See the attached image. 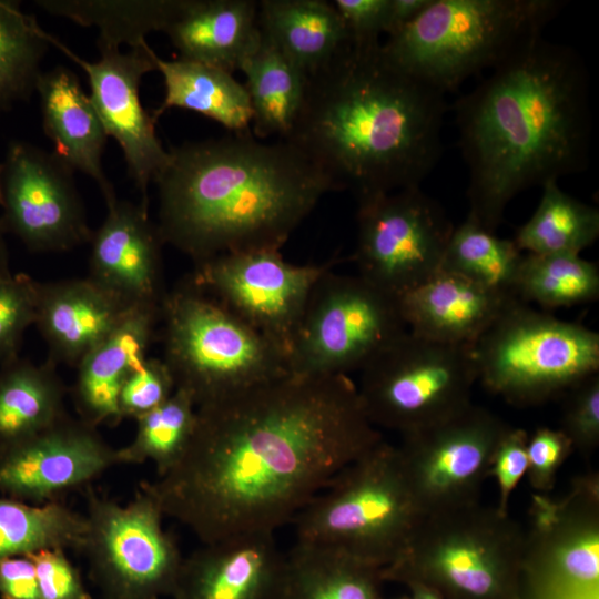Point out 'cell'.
I'll use <instances>...</instances> for the list:
<instances>
[{"instance_id": "e575fe53", "label": "cell", "mask_w": 599, "mask_h": 599, "mask_svg": "<svg viewBox=\"0 0 599 599\" xmlns=\"http://www.w3.org/2000/svg\"><path fill=\"white\" fill-rule=\"evenodd\" d=\"M522 257L512 240L497 236L467 215L451 232L440 271L486 290L517 296L515 287Z\"/></svg>"}, {"instance_id": "8d00e7d4", "label": "cell", "mask_w": 599, "mask_h": 599, "mask_svg": "<svg viewBox=\"0 0 599 599\" xmlns=\"http://www.w3.org/2000/svg\"><path fill=\"white\" fill-rule=\"evenodd\" d=\"M135 422L134 438L116 449L118 464L152 461L160 477L185 454L195 429L196 406L186 392L175 389L166 402Z\"/></svg>"}, {"instance_id": "f546056e", "label": "cell", "mask_w": 599, "mask_h": 599, "mask_svg": "<svg viewBox=\"0 0 599 599\" xmlns=\"http://www.w3.org/2000/svg\"><path fill=\"white\" fill-rule=\"evenodd\" d=\"M383 568L296 541L285 555L280 599H382Z\"/></svg>"}, {"instance_id": "f1b7e54d", "label": "cell", "mask_w": 599, "mask_h": 599, "mask_svg": "<svg viewBox=\"0 0 599 599\" xmlns=\"http://www.w3.org/2000/svg\"><path fill=\"white\" fill-rule=\"evenodd\" d=\"M65 386L57 365L18 356L0 365V449L28 438L68 415Z\"/></svg>"}, {"instance_id": "4316f807", "label": "cell", "mask_w": 599, "mask_h": 599, "mask_svg": "<svg viewBox=\"0 0 599 599\" xmlns=\"http://www.w3.org/2000/svg\"><path fill=\"white\" fill-rule=\"evenodd\" d=\"M258 24L306 77L329 63L351 40L333 2L324 0L258 1Z\"/></svg>"}, {"instance_id": "6da1fadb", "label": "cell", "mask_w": 599, "mask_h": 599, "mask_svg": "<svg viewBox=\"0 0 599 599\" xmlns=\"http://www.w3.org/2000/svg\"><path fill=\"white\" fill-rule=\"evenodd\" d=\"M383 439L348 376L288 374L196 407L183 457L140 488L202 544L274 532Z\"/></svg>"}, {"instance_id": "d590c367", "label": "cell", "mask_w": 599, "mask_h": 599, "mask_svg": "<svg viewBox=\"0 0 599 599\" xmlns=\"http://www.w3.org/2000/svg\"><path fill=\"white\" fill-rule=\"evenodd\" d=\"M515 293L544 308L586 304L599 296V270L580 255L524 253Z\"/></svg>"}, {"instance_id": "74e56055", "label": "cell", "mask_w": 599, "mask_h": 599, "mask_svg": "<svg viewBox=\"0 0 599 599\" xmlns=\"http://www.w3.org/2000/svg\"><path fill=\"white\" fill-rule=\"evenodd\" d=\"M35 18L18 2L0 0V111L35 92L41 62L50 43Z\"/></svg>"}, {"instance_id": "c3c4849f", "label": "cell", "mask_w": 599, "mask_h": 599, "mask_svg": "<svg viewBox=\"0 0 599 599\" xmlns=\"http://www.w3.org/2000/svg\"><path fill=\"white\" fill-rule=\"evenodd\" d=\"M409 591V599H443L438 593L428 587L418 582H408L405 585Z\"/></svg>"}, {"instance_id": "f907efd6", "label": "cell", "mask_w": 599, "mask_h": 599, "mask_svg": "<svg viewBox=\"0 0 599 599\" xmlns=\"http://www.w3.org/2000/svg\"><path fill=\"white\" fill-rule=\"evenodd\" d=\"M383 599V598H382ZM397 599H409V597H402V598H397Z\"/></svg>"}, {"instance_id": "ba28073f", "label": "cell", "mask_w": 599, "mask_h": 599, "mask_svg": "<svg viewBox=\"0 0 599 599\" xmlns=\"http://www.w3.org/2000/svg\"><path fill=\"white\" fill-rule=\"evenodd\" d=\"M423 516L397 446L383 439L346 466L292 522L296 541L385 568L400 555Z\"/></svg>"}, {"instance_id": "7a4b0ae2", "label": "cell", "mask_w": 599, "mask_h": 599, "mask_svg": "<svg viewBox=\"0 0 599 599\" xmlns=\"http://www.w3.org/2000/svg\"><path fill=\"white\" fill-rule=\"evenodd\" d=\"M468 169V216L496 232L510 201L582 172L591 139L589 75L572 48L537 37L454 104Z\"/></svg>"}, {"instance_id": "9c48e42d", "label": "cell", "mask_w": 599, "mask_h": 599, "mask_svg": "<svg viewBox=\"0 0 599 599\" xmlns=\"http://www.w3.org/2000/svg\"><path fill=\"white\" fill-rule=\"evenodd\" d=\"M478 382L514 406L544 404L599 372V334L518 297L471 344Z\"/></svg>"}, {"instance_id": "8fae6325", "label": "cell", "mask_w": 599, "mask_h": 599, "mask_svg": "<svg viewBox=\"0 0 599 599\" xmlns=\"http://www.w3.org/2000/svg\"><path fill=\"white\" fill-rule=\"evenodd\" d=\"M407 331L398 296L358 274L329 270L307 300L288 356L290 372L348 376Z\"/></svg>"}, {"instance_id": "277c9868", "label": "cell", "mask_w": 599, "mask_h": 599, "mask_svg": "<svg viewBox=\"0 0 599 599\" xmlns=\"http://www.w3.org/2000/svg\"><path fill=\"white\" fill-rule=\"evenodd\" d=\"M153 183L165 244L195 265L215 256L281 250L332 180L285 140L252 131L170 146Z\"/></svg>"}, {"instance_id": "ab89813d", "label": "cell", "mask_w": 599, "mask_h": 599, "mask_svg": "<svg viewBox=\"0 0 599 599\" xmlns=\"http://www.w3.org/2000/svg\"><path fill=\"white\" fill-rule=\"evenodd\" d=\"M175 392L174 378L162 358L146 357L125 377L118 407L121 419H136L166 402Z\"/></svg>"}, {"instance_id": "3957f363", "label": "cell", "mask_w": 599, "mask_h": 599, "mask_svg": "<svg viewBox=\"0 0 599 599\" xmlns=\"http://www.w3.org/2000/svg\"><path fill=\"white\" fill-rule=\"evenodd\" d=\"M445 95L397 67L379 40H349L307 77L283 140L356 202L420 186L441 154Z\"/></svg>"}, {"instance_id": "83f0119b", "label": "cell", "mask_w": 599, "mask_h": 599, "mask_svg": "<svg viewBox=\"0 0 599 599\" xmlns=\"http://www.w3.org/2000/svg\"><path fill=\"white\" fill-rule=\"evenodd\" d=\"M154 63L165 88L162 103L151 113L154 121L167 110L179 108L202 114L231 133L251 131L248 94L232 73L181 58L163 60L156 53Z\"/></svg>"}, {"instance_id": "b9f144b4", "label": "cell", "mask_w": 599, "mask_h": 599, "mask_svg": "<svg viewBox=\"0 0 599 599\" xmlns=\"http://www.w3.org/2000/svg\"><path fill=\"white\" fill-rule=\"evenodd\" d=\"M573 451L569 439L558 428L539 427L527 441V477L530 486L541 493H549L557 474Z\"/></svg>"}, {"instance_id": "f6af8a7d", "label": "cell", "mask_w": 599, "mask_h": 599, "mask_svg": "<svg viewBox=\"0 0 599 599\" xmlns=\"http://www.w3.org/2000/svg\"><path fill=\"white\" fill-rule=\"evenodd\" d=\"M333 4L351 40H379L380 34H387L390 0H335Z\"/></svg>"}, {"instance_id": "30bf717a", "label": "cell", "mask_w": 599, "mask_h": 599, "mask_svg": "<svg viewBox=\"0 0 599 599\" xmlns=\"http://www.w3.org/2000/svg\"><path fill=\"white\" fill-rule=\"evenodd\" d=\"M476 382L471 345L407 331L361 370L356 386L369 422L403 435L466 408Z\"/></svg>"}, {"instance_id": "9a60e30c", "label": "cell", "mask_w": 599, "mask_h": 599, "mask_svg": "<svg viewBox=\"0 0 599 599\" xmlns=\"http://www.w3.org/2000/svg\"><path fill=\"white\" fill-rule=\"evenodd\" d=\"M509 427L489 409L460 412L402 435L403 470L423 515L480 502L498 444Z\"/></svg>"}, {"instance_id": "60d3db41", "label": "cell", "mask_w": 599, "mask_h": 599, "mask_svg": "<svg viewBox=\"0 0 599 599\" xmlns=\"http://www.w3.org/2000/svg\"><path fill=\"white\" fill-rule=\"evenodd\" d=\"M560 430L573 451L588 457L599 445V375H592L565 394Z\"/></svg>"}, {"instance_id": "484cf974", "label": "cell", "mask_w": 599, "mask_h": 599, "mask_svg": "<svg viewBox=\"0 0 599 599\" xmlns=\"http://www.w3.org/2000/svg\"><path fill=\"white\" fill-rule=\"evenodd\" d=\"M163 32L181 59L233 74L261 41L258 1L177 0Z\"/></svg>"}, {"instance_id": "1f68e13d", "label": "cell", "mask_w": 599, "mask_h": 599, "mask_svg": "<svg viewBox=\"0 0 599 599\" xmlns=\"http://www.w3.org/2000/svg\"><path fill=\"white\" fill-rule=\"evenodd\" d=\"M538 206L512 238L522 253L580 255L599 237V210L545 183Z\"/></svg>"}, {"instance_id": "7bdbcfd3", "label": "cell", "mask_w": 599, "mask_h": 599, "mask_svg": "<svg viewBox=\"0 0 599 599\" xmlns=\"http://www.w3.org/2000/svg\"><path fill=\"white\" fill-rule=\"evenodd\" d=\"M29 557L35 566L40 599H92L64 549L41 550Z\"/></svg>"}, {"instance_id": "d6a6232c", "label": "cell", "mask_w": 599, "mask_h": 599, "mask_svg": "<svg viewBox=\"0 0 599 599\" xmlns=\"http://www.w3.org/2000/svg\"><path fill=\"white\" fill-rule=\"evenodd\" d=\"M87 519L61 500L41 505L0 497V560L47 549L81 550Z\"/></svg>"}, {"instance_id": "cb8c5ba5", "label": "cell", "mask_w": 599, "mask_h": 599, "mask_svg": "<svg viewBox=\"0 0 599 599\" xmlns=\"http://www.w3.org/2000/svg\"><path fill=\"white\" fill-rule=\"evenodd\" d=\"M517 296L445 271L398 296L407 329L436 342L471 345Z\"/></svg>"}, {"instance_id": "603a6c76", "label": "cell", "mask_w": 599, "mask_h": 599, "mask_svg": "<svg viewBox=\"0 0 599 599\" xmlns=\"http://www.w3.org/2000/svg\"><path fill=\"white\" fill-rule=\"evenodd\" d=\"M161 307H133L78 364L72 399L78 418L98 427L122 419L118 398L129 373L148 357Z\"/></svg>"}, {"instance_id": "7c38bea8", "label": "cell", "mask_w": 599, "mask_h": 599, "mask_svg": "<svg viewBox=\"0 0 599 599\" xmlns=\"http://www.w3.org/2000/svg\"><path fill=\"white\" fill-rule=\"evenodd\" d=\"M87 532L82 551L102 599L171 596L183 562L174 537L163 528L155 499L139 488L121 505L84 488Z\"/></svg>"}, {"instance_id": "681fc988", "label": "cell", "mask_w": 599, "mask_h": 599, "mask_svg": "<svg viewBox=\"0 0 599 599\" xmlns=\"http://www.w3.org/2000/svg\"><path fill=\"white\" fill-rule=\"evenodd\" d=\"M6 231L0 221V276L11 273L9 267V251L6 241Z\"/></svg>"}, {"instance_id": "8992f818", "label": "cell", "mask_w": 599, "mask_h": 599, "mask_svg": "<svg viewBox=\"0 0 599 599\" xmlns=\"http://www.w3.org/2000/svg\"><path fill=\"white\" fill-rule=\"evenodd\" d=\"M525 529L480 502L424 515L384 581L418 582L443 599H524Z\"/></svg>"}, {"instance_id": "ee69618b", "label": "cell", "mask_w": 599, "mask_h": 599, "mask_svg": "<svg viewBox=\"0 0 599 599\" xmlns=\"http://www.w3.org/2000/svg\"><path fill=\"white\" fill-rule=\"evenodd\" d=\"M528 436L526 430L509 426L498 444L491 476L496 477L499 487L496 508L501 514H508L509 497L527 471Z\"/></svg>"}, {"instance_id": "bcb514c9", "label": "cell", "mask_w": 599, "mask_h": 599, "mask_svg": "<svg viewBox=\"0 0 599 599\" xmlns=\"http://www.w3.org/2000/svg\"><path fill=\"white\" fill-rule=\"evenodd\" d=\"M1 599H40L33 560L18 556L0 560Z\"/></svg>"}, {"instance_id": "ac0fdd59", "label": "cell", "mask_w": 599, "mask_h": 599, "mask_svg": "<svg viewBox=\"0 0 599 599\" xmlns=\"http://www.w3.org/2000/svg\"><path fill=\"white\" fill-rule=\"evenodd\" d=\"M48 42L87 73L90 100L104 126L121 148L128 174L149 205L148 190L169 160V151L155 132V121L142 105L140 83L154 71L155 52L148 42L122 52L116 45L97 43L100 58L89 62L47 33Z\"/></svg>"}, {"instance_id": "f35d334b", "label": "cell", "mask_w": 599, "mask_h": 599, "mask_svg": "<svg viewBox=\"0 0 599 599\" xmlns=\"http://www.w3.org/2000/svg\"><path fill=\"white\" fill-rule=\"evenodd\" d=\"M38 281L26 274L0 276V365L17 358L26 329L34 325Z\"/></svg>"}, {"instance_id": "5b68a950", "label": "cell", "mask_w": 599, "mask_h": 599, "mask_svg": "<svg viewBox=\"0 0 599 599\" xmlns=\"http://www.w3.org/2000/svg\"><path fill=\"white\" fill-rule=\"evenodd\" d=\"M561 0H430L382 43L402 70L446 94L540 37Z\"/></svg>"}, {"instance_id": "d4e9b609", "label": "cell", "mask_w": 599, "mask_h": 599, "mask_svg": "<svg viewBox=\"0 0 599 599\" xmlns=\"http://www.w3.org/2000/svg\"><path fill=\"white\" fill-rule=\"evenodd\" d=\"M35 92L52 152L73 171L94 180L105 202L115 197L102 166L108 134L79 78L67 67L57 65L40 74Z\"/></svg>"}, {"instance_id": "52a82bcc", "label": "cell", "mask_w": 599, "mask_h": 599, "mask_svg": "<svg viewBox=\"0 0 599 599\" xmlns=\"http://www.w3.org/2000/svg\"><path fill=\"white\" fill-rule=\"evenodd\" d=\"M162 359L202 406L291 374L286 354L191 280L162 305Z\"/></svg>"}, {"instance_id": "ffe728a7", "label": "cell", "mask_w": 599, "mask_h": 599, "mask_svg": "<svg viewBox=\"0 0 599 599\" xmlns=\"http://www.w3.org/2000/svg\"><path fill=\"white\" fill-rule=\"evenodd\" d=\"M105 204L106 216L89 242L88 277L130 306L161 307L167 293L162 264L165 243L148 205L116 196Z\"/></svg>"}, {"instance_id": "4fadbf2b", "label": "cell", "mask_w": 599, "mask_h": 599, "mask_svg": "<svg viewBox=\"0 0 599 599\" xmlns=\"http://www.w3.org/2000/svg\"><path fill=\"white\" fill-rule=\"evenodd\" d=\"M357 203V274L400 296L440 270L454 230L446 211L420 186Z\"/></svg>"}, {"instance_id": "5bb4252c", "label": "cell", "mask_w": 599, "mask_h": 599, "mask_svg": "<svg viewBox=\"0 0 599 599\" xmlns=\"http://www.w3.org/2000/svg\"><path fill=\"white\" fill-rule=\"evenodd\" d=\"M525 530L524 599H597L599 485L588 475L559 500L532 498Z\"/></svg>"}, {"instance_id": "7402d4cb", "label": "cell", "mask_w": 599, "mask_h": 599, "mask_svg": "<svg viewBox=\"0 0 599 599\" xmlns=\"http://www.w3.org/2000/svg\"><path fill=\"white\" fill-rule=\"evenodd\" d=\"M132 308L88 276L38 282L34 325L48 346V359L77 367Z\"/></svg>"}, {"instance_id": "7dc6e473", "label": "cell", "mask_w": 599, "mask_h": 599, "mask_svg": "<svg viewBox=\"0 0 599 599\" xmlns=\"http://www.w3.org/2000/svg\"><path fill=\"white\" fill-rule=\"evenodd\" d=\"M430 0H390L387 37L409 24L429 3Z\"/></svg>"}, {"instance_id": "2e32d148", "label": "cell", "mask_w": 599, "mask_h": 599, "mask_svg": "<svg viewBox=\"0 0 599 599\" xmlns=\"http://www.w3.org/2000/svg\"><path fill=\"white\" fill-rule=\"evenodd\" d=\"M333 265H295L281 250H256L200 263L190 280L288 358L309 294Z\"/></svg>"}, {"instance_id": "4dcf8cb0", "label": "cell", "mask_w": 599, "mask_h": 599, "mask_svg": "<svg viewBox=\"0 0 599 599\" xmlns=\"http://www.w3.org/2000/svg\"><path fill=\"white\" fill-rule=\"evenodd\" d=\"M238 71L246 79L252 134L258 140L285 139L301 111L307 77L263 33Z\"/></svg>"}, {"instance_id": "d6986e66", "label": "cell", "mask_w": 599, "mask_h": 599, "mask_svg": "<svg viewBox=\"0 0 599 599\" xmlns=\"http://www.w3.org/2000/svg\"><path fill=\"white\" fill-rule=\"evenodd\" d=\"M119 465L116 448L94 427L69 414L52 426L0 449V493L41 505L84 489Z\"/></svg>"}, {"instance_id": "e0dca14e", "label": "cell", "mask_w": 599, "mask_h": 599, "mask_svg": "<svg viewBox=\"0 0 599 599\" xmlns=\"http://www.w3.org/2000/svg\"><path fill=\"white\" fill-rule=\"evenodd\" d=\"M74 171L26 141H11L0 162V221L35 253L67 252L89 243L92 232Z\"/></svg>"}, {"instance_id": "44dd1931", "label": "cell", "mask_w": 599, "mask_h": 599, "mask_svg": "<svg viewBox=\"0 0 599 599\" xmlns=\"http://www.w3.org/2000/svg\"><path fill=\"white\" fill-rule=\"evenodd\" d=\"M285 555L274 532L202 544L183 558L173 599H280Z\"/></svg>"}, {"instance_id": "836d02e7", "label": "cell", "mask_w": 599, "mask_h": 599, "mask_svg": "<svg viewBox=\"0 0 599 599\" xmlns=\"http://www.w3.org/2000/svg\"><path fill=\"white\" fill-rule=\"evenodd\" d=\"M177 0H37L49 14L82 27H97V43L130 48L146 42V35L164 30Z\"/></svg>"}]
</instances>
